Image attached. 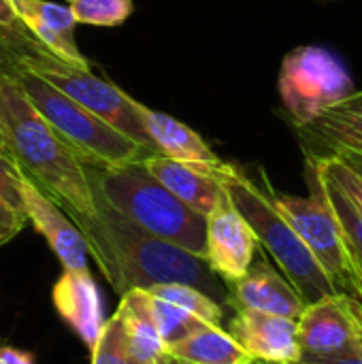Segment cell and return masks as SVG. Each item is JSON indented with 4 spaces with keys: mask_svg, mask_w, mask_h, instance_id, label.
I'll return each instance as SVG.
<instances>
[{
    "mask_svg": "<svg viewBox=\"0 0 362 364\" xmlns=\"http://www.w3.org/2000/svg\"><path fill=\"white\" fill-rule=\"evenodd\" d=\"M94 203L96 213H68V218L81 230L87 254L94 256L119 296L158 284H188L215 301H228L226 284L209 269L205 258L149 235L115 211L98 192H94Z\"/></svg>",
    "mask_w": 362,
    "mask_h": 364,
    "instance_id": "6da1fadb",
    "label": "cell"
},
{
    "mask_svg": "<svg viewBox=\"0 0 362 364\" xmlns=\"http://www.w3.org/2000/svg\"><path fill=\"white\" fill-rule=\"evenodd\" d=\"M0 136L21 175L66 213H96L85 164L30 105L17 81L13 58L0 66Z\"/></svg>",
    "mask_w": 362,
    "mask_h": 364,
    "instance_id": "7a4b0ae2",
    "label": "cell"
},
{
    "mask_svg": "<svg viewBox=\"0 0 362 364\" xmlns=\"http://www.w3.org/2000/svg\"><path fill=\"white\" fill-rule=\"evenodd\" d=\"M85 171L92 190L98 192L115 211L149 235L205 258L207 218L175 198L156 177L149 175L143 160L102 168L85 166Z\"/></svg>",
    "mask_w": 362,
    "mask_h": 364,
    "instance_id": "3957f363",
    "label": "cell"
},
{
    "mask_svg": "<svg viewBox=\"0 0 362 364\" xmlns=\"http://www.w3.org/2000/svg\"><path fill=\"white\" fill-rule=\"evenodd\" d=\"M215 179L224 188L235 209L250 224L260 250L275 260L282 275L292 284L305 305L337 292L297 230L271 200L265 181L258 186L243 168L228 162L218 168Z\"/></svg>",
    "mask_w": 362,
    "mask_h": 364,
    "instance_id": "277c9868",
    "label": "cell"
},
{
    "mask_svg": "<svg viewBox=\"0 0 362 364\" xmlns=\"http://www.w3.org/2000/svg\"><path fill=\"white\" fill-rule=\"evenodd\" d=\"M15 75L30 105L70 145L85 166H119L151 154L28 68L15 64Z\"/></svg>",
    "mask_w": 362,
    "mask_h": 364,
    "instance_id": "5b68a950",
    "label": "cell"
},
{
    "mask_svg": "<svg viewBox=\"0 0 362 364\" xmlns=\"http://www.w3.org/2000/svg\"><path fill=\"white\" fill-rule=\"evenodd\" d=\"M9 45H11L13 62L17 66L38 75L41 79L58 87L62 94L85 107L90 113L105 119L109 126L130 136L147 151L156 154L145 132V126L137 113L134 98L128 96L124 90H119L117 85H113L102 77H96L90 68H79L58 60L47 49H43L30 34L15 38Z\"/></svg>",
    "mask_w": 362,
    "mask_h": 364,
    "instance_id": "8992f818",
    "label": "cell"
},
{
    "mask_svg": "<svg viewBox=\"0 0 362 364\" xmlns=\"http://www.w3.org/2000/svg\"><path fill=\"white\" fill-rule=\"evenodd\" d=\"M260 175H262V181H265V188H267L271 200L282 211V215L290 222V226L297 230V235L301 237L305 247L312 252V256L316 258L320 269L326 273V277L331 279L335 290L361 301L356 273L350 262L341 228H339V224L331 211V205L324 196L322 179H320L314 162L307 158V171H305L307 186H309L307 198L282 194L269 183L265 173H260Z\"/></svg>",
    "mask_w": 362,
    "mask_h": 364,
    "instance_id": "52a82bcc",
    "label": "cell"
},
{
    "mask_svg": "<svg viewBox=\"0 0 362 364\" xmlns=\"http://www.w3.org/2000/svg\"><path fill=\"white\" fill-rule=\"evenodd\" d=\"M280 96L297 126L307 124L354 92L344 64L322 47L292 49L280 70Z\"/></svg>",
    "mask_w": 362,
    "mask_h": 364,
    "instance_id": "ba28073f",
    "label": "cell"
},
{
    "mask_svg": "<svg viewBox=\"0 0 362 364\" xmlns=\"http://www.w3.org/2000/svg\"><path fill=\"white\" fill-rule=\"evenodd\" d=\"M362 337V303L335 292L305 305L297 320L301 358H335L358 350Z\"/></svg>",
    "mask_w": 362,
    "mask_h": 364,
    "instance_id": "9c48e42d",
    "label": "cell"
},
{
    "mask_svg": "<svg viewBox=\"0 0 362 364\" xmlns=\"http://www.w3.org/2000/svg\"><path fill=\"white\" fill-rule=\"evenodd\" d=\"M256 252V235L224 192L213 211L207 215L205 260L209 269L228 288L247 273Z\"/></svg>",
    "mask_w": 362,
    "mask_h": 364,
    "instance_id": "30bf717a",
    "label": "cell"
},
{
    "mask_svg": "<svg viewBox=\"0 0 362 364\" xmlns=\"http://www.w3.org/2000/svg\"><path fill=\"white\" fill-rule=\"evenodd\" d=\"M21 200L28 222H32L36 232L45 237L49 250L58 256L62 269H87V245L81 230L68 218V213L41 188H36L26 175H21Z\"/></svg>",
    "mask_w": 362,
    "mask_h": 364,
    "instance_id": "8fae6325",
    "label": "cell"
},
{
    "mask_svg": "<svg viewBox=\"0 0 362 364\" xmlns=\"http://www.w3.org/2000/svg\"><path fill=\"white\" fill-rule=\"evenodd\" d=\"M228 333L254 360L294 364L301 358L297 320L265 311L237 309Z\"/></svg>",
    "mask_w": 362,
    "mask_h": 364,
    "instance_id": "7c38bea8",
    "label": "cell"
},
{
    "mask_svg": "<svg viewBox=\"0 0 362 364\" xmlns=\"http://www.w3.org/2000/svg\"><path fill=\"white\" fill-rule=\"evenodd\" d=\"M260 258L252 262L247 273L228 286V305L237 309H252V311H265L284 316L290 320H299V316L305 309V303L301 301L299 292L292 288V284L267 260L265 250H260Z\"/></svg>",
    "mask_w": 362,
    "mask_h": 364,
    "instance_id": "4fadbf2b",
    "label": "cell"
},
{
    "mask_svg": "<svg viewBox=\"0 0 362 364\" xmlns=\"http://www.w3.org/2000/svg\"><path fill=\"white\" fill-rule=\"evenodd\" d=\"M21 28L58 60L90 68V60L79 51L75 30L77 21L66 4L49 0H9Z\"/></svg>",
    "mask_w": 362,
    "mask_h": 364,
    "instance_id": "5bb4252c",
    "label": "cell"
},
{
    "mask_svg": "<svg viewBox=\"0 0 362 364\" xmlns=\"http://www.w3.org/2000/svg\"><path fill=\"white\" fill-rule=\"evenodd\" d=\"M134 107L156 154H162L171 160H177L181 164H188L215 177L224 160H220V156L207 145V141L194 128L186 126L173 115L149 109L139 100H134Z\"/></svg>",
    "mask_w": 362,
    "mask_h": 364,
    "instance_id": "9a60e30c",
    "label": "cell"
},
{
    "mask_svg": "<svg viewBox=\"0 0 362 364\" xmlns=\"http://www.w3.org/2000/svg\"><path fill=\"white\" fill-rule=\"evenodd\" d=\"M51 301L62 322L92 350L105 326L102 299L92 273L87 269L62 271L51 290Z\"/></svg>",
    "mask_w": 362,
    "mask_h": 364,
    "instance_id": "2e32d148",
    "label": "cell"
},
{
    "mask_svg": "<svg viewBox=\"0 0 362 364\" xmlns=\"http://www.w3.org/2000/svg\"><path fill=\"white\" fill-rule=\"evenodd\" d=\"M299 132L307 145H314V149L320 145L324 149L320 156H329L341 149L362 154V90L352 92L307 124H301Z\"/></svg>",
    "mask_w": 362,
    "mask_h": 364,
    "instance_id": "e0dca14e",
    "label": "cell"
},
{
    "mask_svg": "<svg viewBox=\"0 0 362 364\" xmlns=\"http://www.w3.org/2000/svg\"><path fill=\"white\" fill-rule=\"evenodd\" d=\"M143 164L149 175L156 177L175 198L205 218L213 211L224 194V188L213 175L171 160L162 154H149L147 158H143Z\"/></svg>",
    "mask_w": 362,
    "mask_h": 364,
    "instance_id": "ac0fdd59",
    "label": "cell"
},
{
    "mask_svg": "<svg viewBox=\"0 0 362 364\" xmlns=\"http://www.w3.org/2000/svg\"><path fill=\"white\" fill-rule=\"evenodd\" d=\"M117 314L122 316L128 352L143 364H160L166 356V346L158 333L147 290H130L119 296Z\"/></svg>",
    "mask_w": 362,
    "mask_h": 364,
    "instance_id": "d6986e66",
    "label": "cell"
},
{
    "mask_svg": "<svg viewBox=\"0 0 362 364\" xmlns=\"http://www.w3.org/2000/svg\"><path fill=\"white\" fill-rule=\"evenodd\" d=\"M166 354L186 364H250L254 358L222 326H203L190 337L166 346Z\"/></svg>",
    "mask_w": 362,
    "mask_h": 364,
    "instance_id": "ffe728a7",
    "label": "cell"
},
{
    "mask_svg": "<svg viewBox=\"0 0 362 364\" xmlns=\"http://www.w3.org/2000/svg\"><path fill=\"white\" fill-rule=\"evenodd\" d=\"M318 175L322 179L324 196H326V200L331 205V211H333V215H335V220H337V224L341 228V235H344V241H346V250H348L350 262H352L354 273H356V282H358L362 303V213L333 181H329L320 171H318Z\"/></svg>",
    "mask_w": 362,
    "mask_h": 364,
    "instance_id": "44dd1931",
    "label": "cell"
},
{
    "mask_svg": "<svg viewBox=\"0 0 362 364\" xmlns=\"http://www.w3.org/2000/svg\"><path fill=\"white\" fill-rule=\"evenodd\" d=\"M151 296L166 301L175 307H181L186 311H190L192 316H196L198 320L211 324V326H222L224 322V309L222 305L211 299L209 294H205L203 290L188 286V284H158L151 286L147 290Z\"/></svg>",
    "mask_w": 362,
    "mask_h": 364,
    "instance_id": "7402d4cb",
    "label": "cell"
},
{
    "mask_svg": "<svg viewBox=\"0 0 362 364\" xmlns=\"http://www.w3.org/2000/svg\"><path fill=\"white\" fill-rule=\"evenodd\" d=\"M77 23L87 26H122L134 11L132 0H66Z\"/></svg>",
    "mask_w": 362,
    "mask_h": 364,
    "instance_id": "603a6c76",
    "label": "cell"
},
{
    "mask_svg": "<svg viewBox=\"0 0 362 364\" xmlns=\"http://www.w3.org/2000/svg\"><path fill=\"white\" fill-rule=\"evenodd\" d=\"M151 311H154L158 333H160L164 346H173V343L190 337L192 333L201 331L203 326H207V322L198 320L190 311H186L181 307H175V305H171L166 301H160L156 296H151Z\"/></svg>",
    "mask_w": 362,
    "mask_h": 364,
    "instance_id": "cb8c5ba5",
    "label": "cell"
},
{
    "mask_svg": "<svg viewBox=\"0 0 362 364\" xmlns=\"http://www.w3.org/2000/svg\"><path fill=\"white\" fill-rule=\"evenodd\" d=\"M92 364H143L128 352L122 316L117 311L105 320L100 337L92 348Z\"/></svg>",
    "mask_w": 362,
    "mask_h": 364,
    "instance_id": "d4e9b609",
    "label": "cell"
},
{
    "mask_svg": "<svg viewBox=\"0 0 362 364\" xmlns=\"http://www.w3.org/2000/svg\"><path fill=\"white\" fill-rule=\"evenodd\" d=\"M307 158L314 160V164L318 166V171L333 181L352 203L354 207L362 213V175H358L356 171H352L350 166H346L339 158L335 156H314L307 154Z\"/></svg>",
    "mask_w": 362,
    "mask_h": 364,
    "instance_id": "484cf974",
    "label": "cell"
},
{
    "mask_svg": "<svg viewBox=\"0 0 362 364\" xmlns=\"http://www.w3.org/2000/svg\"><path fill=\"white\" fill-rule=\"evenodd\" d=\"M0 198L13 211L26 218L23 200H21V171L4 154H0Z\"/></svg>",
    "mask_w": 362,
    "mask_h": 364,
    "instance_id": "4316f807",
    "label": "cell"
},
{
    "mask_svg": "<svg viewBox=\"0 0 362 364\" xmlns=\"http://www.w3.org/2000/svg\"><path fill=\"white\" fill-rule=\"evenodd\" d=\"M26 218L19 215L17 211H13L2 198H0V247L6 245L9 241H13L26 226Z\"/></svg>",
    "mask_w": 362,
    "mask_h": 364,
    "instance_id": "83f0119b",
    "label": "cell"
},
{
    "mask_svg": "<svg viewBox=\"0 0 362 364\" xmlns=\"http://www.w3.org/2000/svg\"><path fill=\"white\" fill-rule=\"evenodd\" d=\"M26 32L21 28V23L17 21L11 2L9 0H0V34H21Z\"/></svg>",
    "mask_w": 362,
    "mask_h": 364,
    "instance_id": "f1b7e54d",
    "label": "cell"
},
{
    "mask_svg": "<svg viewBox=\"0 0 362 364\" xmlns=\"http://www.w3.org/2000/svg\"><path fill=\"white\" fill-rule=\"evenodd\" d=\"M0 364H38L32 352L13 348V346H0Z\"/></svg>",
    "mask_w": 362,
    "mask_h": 364,
    "instance_id": "f546056e",
    "label": "cell"
},
{
    "mask_svg": "<svg viewBox=\"0 0 362 364\" xmlns=\"http://www.w3.org/2000/svg\"><path fill=\"white\" fill-rule=\"evenodd\" d=\"M21 36V34H19ZM11 38H17V36H6V34H0V66L2 64H6L13 55H11ZM0 154H4L9 160H11V156H9V151H6V147H4V141H2V136H0ZM13 162V160H11Z\"/></svg>",
    "mask_w": 362,
    "mask_h": 364,
    "instance_id": "4dcf8cb0",
    "label": "cell"
},
{
    "mask_svg": "<svg viewBox=\"0 0 362 364\" xmlns=\"http://www.w3.org/2000/svg\"><path fill=\"white\" fill-rule=\"evenodd\" d=\"M331 156L339 158L346 166H350L352 171H356L358 175H362V154H358V151L341 149V151H335V154H331Z\"/></svg>",
    "mask_w": 362,
    "mask_h": 364,
    "instance_id": "1f68e13d",
    "label": "cell"
},
{
    "mask_svg": "<svg viewBox=\"0 0 362 364\" xmlns=\"http://www.w3.org/2000/svg\"><path fill=\"white\" fill-rule=\"evenodd\" d=\"M250 364H269V363H260V360H254V363H250Z\"/></svg>",
    "mask_w": 362,
    "mask_h": 364,
    "instance_id": "d6a6232c",
    "label": "cell"
},
{
    "mask_svg": "<svg viewBox=\"0 0 362 364\" xmlns=\"http://www.w3.org/2000/svg\"><path fill=\"white\" fill-rule=\"evenodd\" d=\"M361 346H362V337H361Z\"/></svg>",
    "mask_w": 362,
    "mask_h": 364,
    "instance_id": "836d02e7",
    "label": "cell"
}]
</instances>
